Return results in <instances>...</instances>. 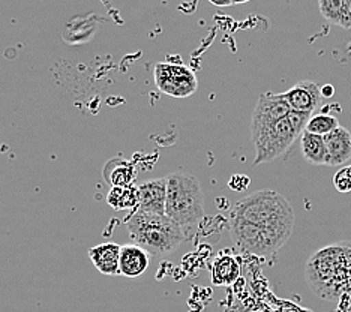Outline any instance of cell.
<instances>
[{
    "mask_svg": "<svg viewBox=\"0 0 351 312\" xmlns=\"http://www.w3.org/2000/svg\"><path fill=\"white\" fill-rule=\"evenodd\" d=\"M125 226L132 242L156 257H167L186 240V233L167 215L134 211L128 215Z\"/></svg>",
    "mask_w": 351,
    "mask_h": 312,
    "instance_id": "1",
    "label": "cell"
},
{
    "mask_svg": "<svg viewBox=\"0 0 351 312\" xmlns=\"http://www.w3.org/2000/svg\"><path fill=\"white\" fill-rule=\"evenodd\" d=\"M294 209L279 192L263 189L254 192L231 207L228 221H242L261 228H294Z\"/></svg>",
    "mask_w": 351,
    "mask_h": 312,
    "instance_id": "2",
    "label": "cell"
},
{
    "mask_svg": "<svg viewBox=\"0 0 351 312\" xmlns=\"http://www.w3.org/2000/svg\"><path fill=\"white\" fill-rule=\"evenodd\" d=\"M165 215L179 227L195 228L206 216L202 183L194 174L174 171L167 178Z\"/></svg>",
    "mask_w": 351,
    "mask_h": 312,
    "instance_id": "3",
    "label": "cell"
},
{
    "mask_svg": "<svg viewBox=\"0 0 351 312\" xmlns=\"http://www.w3.org/2000/svg\"><path fill=\"white\" fill-rule=\"evenodd\" d=\"M305 275L309 287L322 299L335 302L347 294V266L342 243L315 251L306 263Z\"/></svg>",
    "mask_w": 351,
    "mask_h": 312,
    "instance_id": "4",
    "label": "cell"
},
{
    "mask_svg": "<svg viewBox=\"0 0 351 312\" xmlns=\"http://www.w3.org/2000/svg\"><path fill=\"white\" fill-rule=\"evenodd\" d=\"M311 116L313 115L291 111L281 120L251 130V139L255 147L254 165L272 163L285 155L294 141L305 132Z\"/></svg>",
    "mask_w": 351,
    "mask_h": 312,
    "instance_id": "5",
    "label": "cell"
},
{
    "mask_svg": "<svg viewBox=\"0 0 351 312\" xmlns=\"http://www.w3.org/2000/svg\"><path fill=\"white\" fill-rule=\"evenodd\" d=\"M230 235L236 246L245 254L270 257L290 239L293 231L282 228H261L242 221H228Z\"/></svg>",
    "mask_w": 351,
    "mask_h": 312,
    "instance_id": "6",
    "label": "cell"
},
{
    "mask_svg": "<svg viewBox=\"0 0 351 312\" xmlns=\"http://www.w3.org/2000/svg\"><path fill=\"white\" fill-rule=\"evenodd\" d=\"M154 78L158 89L171 98H188L198 89L195 72L180 63H156Z\"/></svg>",
    "mask_w": 351,
    "mask_h": 312,
    "instance_id": "7",
    "label": "cell"
},
{
    "mask_svg": "<svg viewBox=\"0 0 351 312\" xmlns=\"http://www.w3.org/2000/svg\"><path fill=\"white\" fill-rule=\"evenodd\" d=\"M281 95L287 101V104H289L291 111H298V113L313 115L314 111L322 106L323 101L322 87L315 82H309V80L296 83Z\"/></svg>",
    "mask_w": 351,
    "mask_h": 312,
    "instance_id": "8",
    "label": "cell"
},
{
    "mask_svg": "<svg viewBox=\"0 0 351 312\" xmlns=\"http://www.w3.org/2000/svg\"><path fill=\"white\" fill-rule=\"evenodd\" d=\"M290 113L291 108L282 98L281 93H263L257 101V106L254 108L251 130H257V128L274 123L276 120L287 117Z\"/></svg>",
    "mask_w": 351,
    "mask_h": 312,
    "instance_id": "9",
    "label": "cell"
},
{
    "mask_svg": "<svg viewBox=\"0 0 351 312\" xmlns=\"http://www.w3.org/2000/svg\"><path fill=\"white\" fill-rule=\"evenodd\" d=\"M138 189V206L135 211L165 215L167 203V178L152 179L141 183Z\"/></svg>",
    "mask_w": 351,
    "mask_h": 312,
    "instance_id": "10",
    "label": "cell"
},
{
    "mask_svg": "<svg viewBox=\"0 0 351 312\" xmlns=\"http://www.w3.org/2000/svg\"><path fill=\"white\" fill-rule=\"evenodd\" d=\"M327 147L326 165L338 167L346 164L351 159V132L344 126H338L337 130L327 134L324 137Z\"/></svg>",
    "mask_w": 351,
    "mask_h": 312,
    "instance_id": "11",
    "label": "cell"
},
{
    "mask_svg": "<svg viewBox=\"0 0 351 312\" xmlns=\"http://www.w3.org/2000/svg\"><path fill=\"white\" fill-rule=\"evenodd\" d=\"M150 264V252L135 243H126L121 251V275L125 278H140L146 274Z\"/></svg>",
    "mask_w": 351,
    "mask_h": 312,
    "instance_id": "12",
    "label": "cell"
},
{
    "mask_svg": "<svg viewBox=\"0 0 351 312\" xmlns=\"http://www.w3.org/2000/svg\"><path fill=\"white\" fill-rule=\"evenodd\" d=\"M121 251L122 246L114 242L101 243L89 250V257L92 264L97 267L102 275L106 276H117L121 275L119 263H121Z\"/></svg>",
    "mask_w": 351,
    "mask_h": 312,
    "instance_id": "13",
    "label": "cell"
},
{
    "mask_svg": "<svg viewBox=\"0 0 351 312\" xmlns=\"http://www.w3.org/2000/svg\"><path fill=\"white\" fill-rule=\"evenodd\" d=\"M241 276V264L234 255L222 252L212 263V283L215 285H231Z\"/></svg>",
    "mask_w": 351,
    "mask_h": 312,
    "instance_id": "14",
    "label": "cell"
},
{
    "mask_svg": "<svg viewBox=\"0 0 351 312\" xmlns=\"http://www.w3.org/2000/svg\"><path fill=\"white\" fill-rule=\"evenodd\" d=\"M137 178V170L135 167L123 161V159H114L106 165L104 170V179L108 182L111 188L113 187H132V183Z\"/></svg>",
    "mask_w": 351,
    "mask_h": 312,
    "instance_id": "15",
    "label": "cell"
},
{
    "mask_svg": "<svg viewBox=\"0 0 351 312\" xmlns=\"http://www.w3.org/2000/svg\"><path fill=\"white\" fill-rule=\"evenodd\" d=\"M300 150L303 158L313 165H326L327 147L324 137L311 132H303L300 135Z\"/></svg>",
    "mask_w": 351,
    "mask_h": 312,
    "instance_id": "16",
    "label": "cell"
},
{
    "mask_svg": "<svg viewBox=\"0 0 351 312\" xmlns=\"http://www.w3.org/2000/svg\"><path fill=\"white\" fill-rule=\"evenodd\" d=\"M107 203L111 209L135 211L138 206V189L137 187H113L107 194Z\"/></svg>",
    "mask_w": 351,
    "mask_h": 312,
    "instance_id": "17",
    "label": "cell"
},
{
    "mask_svg": "<svg viewBox=\"0 0 351 312\" xmlns=\"http://www.w3.org/2000/svg\"><path fill=\"white\" fill-rule=\"evenodd\" d=\"M339 126V122L337 117H333L330 115L320 113V115H313L311 119L308 120V125L305 128L306 132L315 134V135H322V137H326L327 134H330L332 131L337 130Z\"/></svg>",
    "mask_w": 351,
    "mask_h": 312,
    "instance_id": "18",
    "label": "cell"
},
{
    "mask_svg": "<svg viewBox=\"0 0 351 312\" xmlns=\"http://www.w3.org/2000/svg\"><path fill=\"white\" fill-rule=\"evenodd\" d=\"M320 12L323 17L332 24L341 26L342 15L346 10V0H318Z\"/></svg>",
    "mask_w": 351,
    "mask_h": 312,
    "instance_id": "19",
    "label": "cell"
},
{
    "mask_svg": "<svg viewBox=\"0 0 351 312\" xmlns=\"http://www.w3.org/2000/svg\"><path fill=\"white\" fill-rule=\"evenodd\" d=\"M333 185L341 194H348V192H351V165L341 168L339 171L335 173Z\"/></svg>",
    "mask_w": 351,
    "mask_h": 312,
    "instance_id": "20",
    "label": "cell"
},
{
    "mask_svg": "<svg viewBox=\"0 0 351 312\" xmlns=\"http://www.w3.org/2000/svg\"><path fill=\"white\" fill-rule=\"evenodd\" d=\"M250 183H251V179L248 178V176L234 174V176H231L228 180V188L236 191V192H242V191H246V188L250 187Z\"/></svg>",
    "mask_w": 351,
    "mask_h": 312,
    "instance_id": "21",
    "label": "cell"
},
{
    "mask_svg": "<svg viewBox=\"0 0 351 312\" xmlns=\"http://www.w3.org/2000/svg\"><path fill=\"white\" fill-rule=\"evenodd\" d=\"M346 254V266H347V294L351 296V240L350 242H342Z\"/></svg>",
    "mask_w": 351,
    "mask_h": 312,
    "instance_id": "22",
    "label": "cell"
},
{
    "mask_svg": "<svg viewBox=\"0 0 351 312\" xmlns=\"http://www.w3.org/2000/svg\"><path fill=\"white\" fill-rule=\"evenodd\" d=\"M341 27L351 29V0H346V10H344V15H342Z\"/></svg>",
    "mask_w": 351,
    "mask_h": 312,
    "instance_id": "23",
    "label": "cell"
},
{
    "mask_svg": "<svg viewBox=\"0 0 351 312\" xmlns=\"http://www.w3.org/2000/svg\"><path fill=\"white\" fill-rule=\"evenodd\" d=\"M333 93H335V89H333V86H330V84H327V86L322 87V95H323V98H324V96H327V98H332V96H333Z\"/></svg>",
    "mask_w": 351,
    "mask_h": 312,
    "instance_id": "24",
    "label": "cell"
},
{
    "mask_svg": "<svg viewBox=\"0 0 351 312\" xmlns=\"http://www.w3.org/2000/svg\"><path fill=\"white\" fill-rule=\"evenodd\" d=\"M209 2L215 6H219V8H226V6L233 5L231 3V0H209Z\"/></svg>",
    "mask_w": 351,
    "mask_h": 312,
    "instance_id": "25",
    "label": "cell"
},
{
    "mask_svg": "<svg viewBox=\"0 0 351 312\" xmlns=\"http://www.w3.org/2000/svg\"><path fill=\"white\" fill-rule=\"evenodd\" d=\"M250 0H231V3L233 5H242V3H248Z\"/></svg>",
    "mask_w": 351,
    "mask_h": 312,
    "instance_id": "26",
    "label": "cell"
}]
</instances>
